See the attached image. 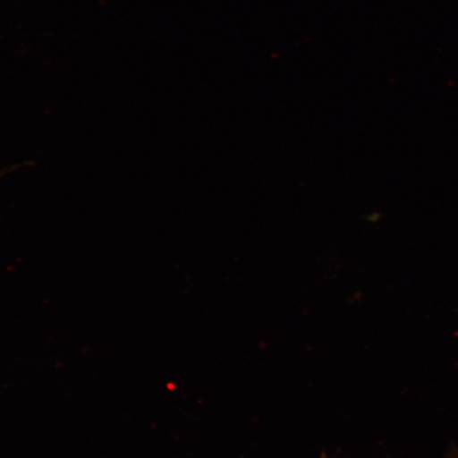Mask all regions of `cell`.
Here are the masks:
<instances>
[{
	"label": "cell",
	"mask_w": 458,
	"mask_h": 458,
	"mask_svg": "<svg viewBox=\"0 0 458 458\" xmlns=\"http://www.w3.org/2000/svg\"><path fill=\"white\" fill-rule=\"evenodd\" d=\"M450 458H458V449H452L450 452Z\"/></svg>",
	"instance_id": "6da1fadb"
}]
</instances>
